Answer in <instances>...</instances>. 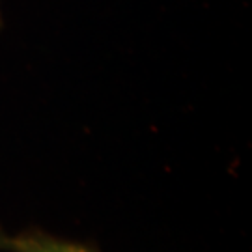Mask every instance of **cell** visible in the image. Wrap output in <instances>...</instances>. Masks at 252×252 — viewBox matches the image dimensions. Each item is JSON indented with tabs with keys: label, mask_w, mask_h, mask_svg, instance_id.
<instances>
[{
	"label": "cell",
	"mask_w": 252,
	"mask_h": 252,
	"mask_svg": "<svg viewBox=\"0 0 252 252\" xmlns=\"http://www.w3.org/2000/svg\"><path fill=\"white\" fill-rule=\"evenodd\" d=\"M8 249L13 252H94L81 243L58 239L43 232H30L17 237H9Z\"/></svg>",
	"instance_id": "obj_1"
},
{
	"label": "cell",
	"mask_w": 252,
	"mask_h": 252,
	"mask_svg": "<svg viewBox=\"0 0 252 252\" xmlns=\"http://www.w3.org/2000/svg\"><path fill=\"white\" fill-rule=\"evenodd\" d=\"M2 25H4V21H2V11H0V28H2Z\"/></svg>",
	"instance_id": "obj_3"
},
{
	"label": "cell",
	"mask_w": 252,
	"mask_h": 252,
	"mask_svg": "<svg viewBox=\"0 0 252 252\" xmlns=\"http://www.w3.org/2000/svg\"><path fill=\"white\" fill-rule=\"evenodd\" d=\"M8 241L9 237H6V235L0 232V249H8Z\"/></svg>",
	"instance_id": "obj_2"
}]
</instances>
